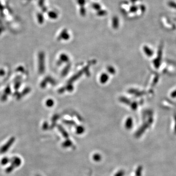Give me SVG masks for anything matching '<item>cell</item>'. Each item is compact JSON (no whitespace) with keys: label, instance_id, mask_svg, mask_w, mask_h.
Instances as JSON below:
<instances>
[{"label":"cell","instance_id":"277c9868","mask_svg":"<svg viewBox=\"0 0 176 176\" xmlns=\"http://www.w3.org/2000/svg\"><path fill=\"white\" fill-rule=\"evenodd\" d=\"M142 170H143V168H142V166H139L136 170V176H141Z\"/></svg>","mask_w":176,"mask_h":176},{"label":"cell","instance_id":"7c38bea8","mask_svg":"<svg viewBox=\"0 0 176 176\" xmlns=\"http://www.w3.org/2000/svg\"><path fill=\"white\" fill-rule=\"evenodd\" d=\"M78 4L80 5L81 8L84 7V5H85V0H77Z\"/></svg>","mask_w":176,"mask_h":176},{"label":"cell","instance_id":"ba28073f","mask_svg":"<svg viewBox=\"0 0 176 176\" xmlns=\"http://www.w3.org/2000/svg\"><path fill=\"white\" fill-rule=\"evenodd\" d=\"M48 15L49 16V17L52 19H56L57 18V17H58L57 13L53 11L50 12L48 14Z\"/></svg>","mask_w":176,"mask_h":176},{"label":"cell","instance_id":"30bf717a","mask_svg":"<svg viewBox=\"0 0 176 176\" xmlns=\"http://www.w3.org/2000/svg\"><path fill=\"white\" fill-rule=\"evenodd\" d=\"M124 175H125L124 171L123 170H120L114 175V176H124Z\"/></svg>","mask_w":176,"mask_h":176},{"label":"cell","instance_id":"4fadbf2b","mask_svg":"<svg viewBox=\"0 0 176 176\" xmlns=\"http://www.w3.org/2000/svg\"><path fill=\"white\" fill-rule=\"evenodd\" d=\"M84 128L83 127H78L77 128V133L78 134H81V133H82L83 132H84Z\"/></svg>","mask_w":176,"mask_h":176},{"label":"cell","instance_id":"8fae6325","mask_svg":"<svg viewBox=\"0 0 176 176\" xmlns=\"http://www.w3.org/2000/svg\"><path fill=\"white\" fill-rule=\"evenodd\" d=\"M14 169V167L11 165L9 167H8L7 168H6L5 171H6V172L7 173H10Z\"/></svg>","mask_w":176,"mask_h":176},{"label":"cell","instance_id":"9a60e30c","mask_svg":"<svg viewBox=\"0 0 176 176\" xmlns=\"http://www.w3.org/2000/svg\"><path fill=\"white\" fill-rule=\"evenodd\" d=\"M126 128H128V129H130L132 127V121L131 120H129V121H128L127 122H126Z\"/></svg>","mask_w":176,"mask_h":176},{"label":"cell","instance_id":"8992f818","mask_svg":"<svg viewBox=\"0 0 176 176\" xmlns=\"http://www.w3.org/2000/svg\"><path fill=\"white\" fill-rule=\"evenodd\" d=\"M93 158L95 162H98L101 160V156L99 154H95L93 155Z\"/></svg>","mask_w":176,"mask_h":176},{"label":"cell","instance_id":"6da1fadb","mask_svg":"<svg viewBox=\"0 0 176 176\" xmlns=\"http://www.w3.org/2000/svg\"><path fill=\"white\" fill-rule=\"evenodd\" d=\"M14 141H15V138H11L4 145H3L1 148V149H0V153H1V154L5 153L8 150V149H10V148L12 146V145L14 143Z\"/></svg>","mask_w":176,"mask_h":176},{"label":"cell","instance_id":"5b68a950","mask_svg":"<svg viewBox=\"0 0 176 176\" xmlns=\"http://www.w3.org/2000/svg\"><path fill=\"white\" fill-rule=\"evenodd\" d=\"M112 23H113V27H117V26L118 27V25L119 24V18H117V17H114L113 18Z\"/></svg>","mask_w":176,"mask_h":176},{"label":"cell","instance_id":"3957f363","mask_svg":"<svg viewBox=\"0 0 176 176\" xmlns=\"http://www.w3.org/2000/svg\"><path fill=\"white\" fill-rule=\"evenodd\" d=\"M72 145V143L71 141L70 140H67L64 142H63L62 144V146L64 148H68L71 147Z\"/></svg>","mask_w":176,"mask_h":176},{"label":"cell","instance_id":"5bb4252c","mask_svg":"<svg viewBox=\"0 0 176 176\" xmlns=\"http://www.w3.org/2000/svg\"><path fill=\"white\" fill-rule=\"evenodd\" d=\"M107 13V12L105 11H104V10H100V11L98 12H97V15L98 16H104L105 15H106Z\"/></svg>","mask_w":176,"mask_h":176},{"label":"cell","instance_id":"52a82bcc","mask_svg":"<svg viewBox=\"0 0 176 176\" xmlns=\"http://www.w3.org/2000/svg\"><path fill=\"white\" fill-rule=\"evenodd\" d=\"M10 161V160L8 157H5L2 159L1 161V164L3 165H6L8 163H9Z\"/></svg>","mask_w":176,"mask_h":176},{"label":"cell","instance_id":"7a4b0ae2","mask_svg":"<svg viewBox=\"0 0 176 176\" xmlns=\"http://www.w3.org/2000/svg\"><path fill=\"white\" fill-rule=\"evenodd\" d=\"M11 165L15 168V167H19L21 165L22 162L21 160L19 157H15L11 159Z\"/></svg>","mask_w":176,"mask_h":176},{"label":"cell","instance_id":"2e32d148","mask_svg":"<svg viewBox=\"0 0 176 176\" xmlns=\"http://www.w3.org/2000/svg\"><path fill=\"white\" fill-rule=\"evenodd\" d=\"M36 176H39V175H36Z\"/></svg>","mask_w":176,"mask_h":176},{"label":"cell","instance_id":"9c48e42d","mask_svg":"<svg viewBox=\"0 0 176 176\" xmlns=\"http://www.w3.org/2000/svg\"><path fill=\"white\" fill-rule=\"evenodd\" d=\"M93 7L96 10H99L101 8V6L98 3H94L93 4Z\"/></svg>","mask_w":176,"mask_h":176}]
</instances>
